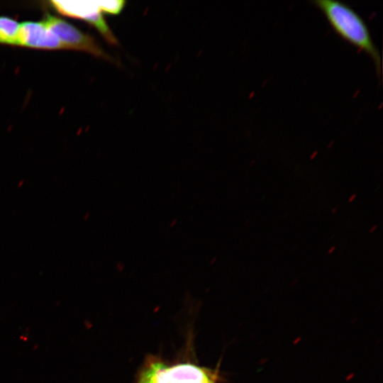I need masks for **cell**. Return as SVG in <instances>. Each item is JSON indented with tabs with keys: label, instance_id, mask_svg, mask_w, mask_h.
Returning <instances> with one entry per match:
<instances>
[{
	"label": "cell",
	"instance_id": "cell-11",
	"mask_svg": "<svg viewBox=\"0 0 383 383\" xmlns=\"http://www.w3.org/2000/svg\"><path fill=\"white\" fill-rule=\"evenodd\" d=\"M335 249V245L332 246V247L328 250V254H331V253L334 251Z\"/></svg>",
	"mask_w": 383,
	"mask_h": 383
},
{
	"label": "cell",
	"instance_id": "cell-9",
	"mask_svg": "<svg viewBox=\"0 0 383 383\" xmlns=\"http://www.w3.org/2000/svg\"><path fill=\"white\" fill-rule=\"evenodd\" d=\"M25 183V181L24 179H21L18 182V184H17V187L18 188H21L23 187V185Z\"/></svg>",
	"mask_w": 383,
	"mask_h": 383
},
{
	"label": "cell",
	"instance_id": "cell-7",
	"mask_svg": "<svg viewBox=\"0 0 383 383\" xmlns=\"http://www.w3.org/2000/svg\"><path fill=\"white\" fill-rule=\"evenodd\" d=\"M19 27L15 20L0 16V44L16 45Z\"/></svg>",
	"mask_w": 383,
	"mask_h": 383
},
{
	"label": "cell",
	"instance_id": "cell-12",
	"mask_svg": "<svg viewBox=\"0 0 383 383\" xmlns=\"http://www.w3.org/2000/svg\"><path fill=\"white\" fill-rule=\"evenodd\" d=\"M377 227V225L373 226L370 229V231H369V232H370V233H373V232L376 230Z\"/></svg>",
	"mask_w": 383,
	"mask_h": 383
},
{
	"label": "cell",
	"instance_id": "cell-3",
	"mask_svg": "<svg viewBox=\"0 0 383 383\" xmlns=\"http://www.w3.org/2000/svg\"><path fill=\"white\" fill-rule=\"evenodd\" d=\"M16 45L43 50L65 49L59 38L43 22L34 21L20 24Z\"/></svg>",
	"mask_w": 383,
	"mask_h": 383
},
{
	"label": "cell",
	"instance_id": "cell-5",
	"mask_svg": "<svg viewBox=\"0 0 383 383\" xmlns=\"http://www.w3.org/2000/svg\"><path fill=\"white\" fill-rule=\"evenodd\" d=\"M50 4L61 14L85 21L101 11L99 1H51Z\"/></svg>",
	"mask_w": 383,
	"mask_h": 383
},
{
	"label": "cell",
	"instance_id": "cell-1",
	"mask_svg": "<svg viewBox=\"0 0 383 383\" xmlns=\"http://www.w3.org/2000/svg\"><path fill=\"white\" fill-rule=\"evenodd\" d=\"M325 16L333 30L344 40L366 53L380 79L382 58L364 19L349 5L333 0L311 1Z\"/></svg>",
	"mask_w": 383,
	"mask_h": 383
},
{
	"label": "cell",
	"instance_id": "cell-4",
	"mask_svg": "<svg viewBox=\"0 0 383 383\" xmlns=\"http://www.w3.org/2000/svg\"><path fill=\"white\" fill-rule=\"evenodd\" d=\"M166 374L168 383H200L216 380L212 371L192 364L167 367Z\"/></svg>",
	"mask_w": 383,
	"mask_h": 383
},
{
	"label": "cell",
	"instance_id": "cell-13",
	"mask_svg": "<svg viewBox=\"0 0 383 383\" xmlns=\"http://www.w3.org/2000/svg\"><path fill=\"white\" fill-rule=\"evenodd\" d=\"M338 207H337V206L335 207V208H333V209H332V211H331V213H332V214H335V213L338 211Z\"/></svg>",
	"mask_w": 383,
	"mask_h": 383
},
{
	"label": "cell",
	"instance_id": "cell-14",
	"mask_svg": "<svg viewBox=\"0 0 383 383\" xmlns=\"http://www.w3.org/2000/svg\"><path fill=\"white\" fill-rule=\"evenodd\" d=\"M200 383H215V380H211V381H207V382H200Z\"/></svg>",
	"mask_w": 383,
	"mask_h": 383
},
{
	"label": "cell",
	"instance_id": "cell-8",
	"mask_svg": "<svg viewBox=\"0 0 383 383\" xmlns=\"http://www.w3.org/2000/svg\"><path fill=\"white\" fill-rule=\"evenodd\" d=\"M125 3L124 1H99V6L101 12L117 14L122 11Z\"/></svg>",
	"mask_w": 383,
	"mask_h": 383
},
{
	"label": "cell",
	"instance_id": "cell-6",
	"mask_svg": "<svg viewBox=\"0 0 383 383\" xmlns=\"http://www.w3.org/2000/svg\"><path fill=\"white\" fill-rule=\"evenodd\" d=\"M167 367L160 361L150 360L141 372L138 383H168Z\"/></svg>",
	"mask_w": 383,
	"mask_h": 383
},
{
	"label": "cell",
	"instance_id": "cell-10",
	"mask_svg": "<svg viewBox=\"0 0 383 383\" xmlns=\"http://www.w3.org/2000/svg\"><path fill=\"white\" fill-rule=\"evenodd\" d=\"M355 198H356V194H352L351 196L348 199V202H352L353 201L355 200Z\"/></svg>",
	"mask_w": 383,
	"mask_h": 383
},
{
	"label": "cell",
	"instance_id": "cell-2",
	"mask_svg": "<svg viewBox=\"0 0 383 383\" xmlns=\"http://www.w3.org/2000/svg\"><path fill=\"white\" fill-rule=\"evenodd\" d=\"M43 23L55 34L65 49L84 51L95 57L113 61L92 35L82 32L65 20L47 13Z\"/></svg>",
	"mask_w": 383,
	"mask_h": 383
}]
</instances>
